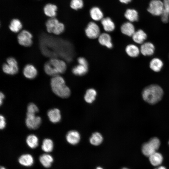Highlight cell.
Wrapping results in <instances>:
<instances>
[{
  "instance_id": "32",
  "label": "cell",
  "mask_w": 169,
  "mask_h": 169,
  "mask_svg": "<svg viewBox=\"0 0 169 169\" xmlns=\"http://www.w3.org/2000/svg\"><path fill=\"white\" fill-rule=\"evenodd\" d=\"M54 147L53 141L50 139H45L43 142L41 148L43 151L49 153L52 151Z\"/></svg>"
},
{
  "instance_id": "6",
  "label": "cell",
  "mask_w": 169,
  "mask_h": 169,
  "mask_svg": "<svg viewBox=\"0 0 169 169\" xmlns=\"http://www.w3.org/2000/svg\"><path fill=\"white\" fill-rule=\"evenodd\" d=\"M164 9L163 2L160 0H152L149 4L148 11L154 16L161 15Z\"/></svg>"
},
{
  "instance_id": "8",
  "label": "cell",
  "mask_w": 169,
  "mask_h": 169,
  "mask_svg": "<svg viewBox=\"0 0 169 169\" xmlns=\"http://www.w3.org/2000/svg\"><path fill=\"white\" fill-rule=\"evenodd\" d=\"M32 35L29 31L23 30L20 32L18 36V43L21 45L28 47L32 44Z\"/></svg>"
},
{
  "instance_id": "24",
  "label": "cell",
  "mask_w": 169,
  "mask_h": 169,
  "mask_svg": "<svg viewBox=\"0 0 169 169\" xmlns=\"http://www.w3.org/2000/svg\"><path fill=\"white\" fill-rule=\"evenodd\" d=\"M125 50L127 54L132 57L138 56L140 53V50L138 47L133 44H130L127 45Z\"/></svg>"
},
{
  "instance_id": "21",
  "label": "cell",
  "mask_w": 169,
  "mask_h": 169,
  "mask_svg": "<svg viewBox=\"0 0 169 169\" xmlns=\"http://www.w3.org/2000/svg\"><path fill=\"white\" fill-rule=\"evenodd\" d=\"M39 160L41 164L45 168H49L51 165L54 161L52 156L48 154H44L41 155Z\"/></svg>"
},
{
  "instance_id": "25",
  "label": "cell",
  "mask_w": 169,
  "mask_h": 169,
  "mask_svg": "<svg viewBox=\"0 0 169 169\" xmlns=\"http://www.w3.org/2000/svg\"><path fill=\"white\" fill-rule=\"evenodd\" d=\"M90 15L91 18L95 21H99L103 18V15L102 12L97 7L91 8L90 11Z\"/></svg>"
},
{
  "instance_id": "38",
  "label": "cell",
  "mask_w": 169,
  "mask_h": 169,
  "mask_svg": "<svg viewBox=\"0 0 169 169\" xmlns=\"http://www.w3.org/2000/svg\"><path fill=\"white\" fill-rule=\"evenodd\" d=\"M6 122L5 119L3 115L0 116V128L1 129H3L5 127Z\"/></svg>"
},
{
  "instance_id": "29",
  "label": "cell",
  "mask_w": 169,
  "mask_h": 169,
  "mask_svg": "<svg viewBox=\"0 0 169 169\" xmlns=\"http://www.w3.org/2000/svg\"><path fill=\"white\" fill-rule=\"evenodd\" d=\"M88 70V66L79 64L73 68L72 71L75 75L81 76L86 74Z\"/></svg>"
},
{
  "instance_id": "12",
  "label": "cell",
  "mask_w": 169,
  "mask_h": 169,
  "mask_svg": "<svg viewBox=\"0 0 169 169\" xmlns=\"http://www.w3.org/2000/svg\"><path fill=\"white\" fill-rule=\"evenodd\" d=\"M99 43L101 45L111 49L113 47L110 36L107 33H103L100 34L98 38Z\"/></svg>"
},
{
  "instance_id": "40",
  "label": "cell",
  "mask_w": 169,
  "mask_h": 169,
  "mask_svg": "<svg viewBox=\"0 0 169 169\" xmlns=\"http://www.w3.org/2000/svg\"><path fill=\"white\" fill-rule=\"evenodd\" d=\"M4 98V95L3 94L2 92L0 94V104L1 105L3 103V99Z\"/></svg>"
},
{
  "instance_id": "9",
  "label": "cell",
  "mask_w": 169,
  "mask_h": 169,
  "mask_svg": "<svg viewBox=\"0 0 169 169\" xmlns=\"http://www.w3.org/2000/svg\"><path fill=\"white\" fill-rule=\"evenodd\" d=\"M41 122V118L34 114H27L25 123L27 127L30 129H36L40 126Z\"/></svg>"
},
{
  "instance_id": "26",
  "label": "cell",
  "mask_w": 169,
  "mask_h": 169,
  "mask_svg": "<svg viewBox=\"0 0 169 169\" xmlns=\"http://www.w3.org/2000/svg\"><path fill=\"white\" fill-rule=\"evenodd\" d=\"M125 18L130 22L137 21L138 19V12L135 9H127L125 13Z\"/></svg>"
},
{
  "instance_id": "43",
  "label": "cell",
  "mask_w": 169,
  "mask_h": 169,
  "mask_svg": "<svg viewBox=\"0 0 169 169\" xmlns=\"http://www.w3.org/2000/svg\"><path fill=\"white\" fill-rule=\"evenodd\" d=\"M95 169H104L101 167L98 166V167H97Z\"/></svg>"
},
{
  "instance_id": "46",
  "label": "cell",
  "mask_w": 169,
  "mask_h": 169,
  "mask_svg": "<svg viewBox=\"0 0 169 169\" xmlns=\"http://www.w3.org/2000/svg\"></svg>"
},
{
  "instance_id": "23",
  "label": "cell",
  "mask_w": 169,
  "mask_h": 169,
  "mask_svg": "<svg viewBox=\"0 0 169 169\" xmlns=\"http://www.w3.org/2000/svg\"><path fill=\"white\" fill-rule=\"evenodd\" d=\"M163 66L162 61L158 58L153 59L150 63V68L155 72H158L160 71Z\"/></svg>"
},
{
  "instance_id": "4",
  "label": "cell",
  "mask_w": 169,
  "mask_h": 169,
  "mask_svg": "<svg viewBox=\"0 0 169 169\" xmlns=\"http://www.w3.org/2000/svg\"><path fill=\"white\" fill-rule=\"evenodd\" d=\"M46 26L47 31L50 33H53L56 35H59L64 31V26L55 18H51L46 23Z\"/></svg>"
},
{
  "instance_id": "15",
  "label": "cell",
  "mask_w": 169,
  "mask_h": 169,
  "mask_svg": "<svg viewBox=\"0 0 169 169\" xmlns=\"http://www.w3.org/2000/svg\"><path fill=\"white\" fill-rule=\"evenodd\" d=\"M120 30L123 34L129 36H132L135 32L134 26L130 22L123 23L121 26Z\"/></svg>"
},
{
  "instance_id": "28",
  "label": "cell",
  "mask_w": 169,
  "mask_h": 169,
  "mask_svg": "<svg viewBox=\"0 0 169 169\" xmlns=\"http://www.w3.org/2000/svg\"><path fill=\"white\" fill-rule=\"evenodd\" d=\"M22 28V25L20 21L18 19H12L10 23L9 28L13 32L17 33Z\"/></svg>"
},
{
  "instance_id": "45",
  "label": "cell",
  "mask_w": 169,
  "mask_h": 169,
  "mask_svg": "<svg viewBox=\"0 0 169 169\" xmlns=\"http://www.w3.org/2000/svg\"><path fill=\"white\" fill-rule=\"evenodd\" d=\"M122 169H128V168H123Z\"/></svg>"
},
{
  "instance_id": "39",
  "label": "cell",
  "mask_w": 169,
  "mask_h": 169,
  "mask_svg": "<svg viewBox=\"0 0 169 169\" xmlns=\"http://www.w3.org/2000/svg\"><path fill=\"white\" fill-rule=\"evenodd\" d=\"M164 9L169 13V0H163Z\"/></svg>"
},
{
  "instance_id": "11",
  "label": "cell",
  "mask_w": 169,
  "mask_h": 169,
  "mask_svg": "<svg viewBox=\"0 0 169 169\" xmlns=\"http://www.w3.org/2000/svg\"><path fill=\"white\" fill-rule=\"evenodd\" d=\"M67 141L70 144L75 145L79 141L80 136L79 133L76 131H71L67 133L66 137Z\"/></svg>"
},
{
  "instance_id": "18",
  "label": "cell",
  "mask_w": 169,
  "mask_h": 169,
  "mask_svg": "<svg viewBox=\"0 0 169 169\" xmlns=\"http://www.w3.org/2000/svg\"><path fill=\"white\" fill-rule=\"evenodd\" d=\"M47 114L49 120L53 123H58L61 120L60 111L58 109H51L48 111Z\"/></svg>"
},
{
  "instance_id": "42",
  "label": "cell",
  "mask_w": 169,
  "mask_h": 169,
  "mask_svg": "<svg viewBox=\"0 0 169 169\" xmlns=\"http://www.w3.org/2000/svg\"><path fill=\"white\" fill-rule=\"evenodd\" d=\"M155 169H166V168L164 166H159Z\"/></svg>"
},
{
  "instance_id": "36",
  "label": "cell",
  "mask_w": 169,
  "mask_h": 169,
  "mask_svg": "<svg viewBox=\"0 0 169 169\" xmlns=\"http://www.w3.org/2000/svg\"><path fill=\"white\" fill-rule=\"evenodd\" d=\"M161 16V20L165 23H167L169 21V13L164 9Z\"/></svg>"
},
{
  "instance_id": "41",
  "label": "cell",
  "mask_w": 169,
  "mask_h": 169,
  "mask_svg": "<svg viewBox=\"0 0 169 169\" xmlns=\"http://www.w3.org/2000/svg\"><path fill=\"white\" fill-rule=\"evenodd\" d=\"M119 1L122 3H127L131 2V0H119Z\"/></svg>"
},
{
  "instance_id": "35",
  "label": "cell",
  "mask_w": 169,
  "mask_h": 169,
  "mask_svg": "<svg viewBox=\"0 0 169 169\" xmlns=\"http://www.w3.org/2000/svg\"><path fill=\"white\" fill-rule=\"evenodd\" d=\"M27 114H34L38 111V109L37 106L33 103L29 104L27 107Z\"/></svg>"
},
{
  "instance_id": "44",
  "label": "cell",
  "mask_w": 169,
  "mask_h": 169,
  "mask_svg": "<svg viewBox=\"0 0 169 169\" xmlns=\"http://www.w3.org/2000/svg\"><path fill=\"white\" fill-rule=\"evenodd\" d=\"M0 169H6L3 166H1Z\"/></svg>"
},
{
  "instance_id": "33",
  "label": "cell",
  "mask_w": 169,
  "mask_h": 169,
  "mask_svg": "<svg viewBox=\"0 0 169 169\" xmlns=\"http://www.w3.org/2000/svg\"><path fill=\"white\" fill-rule=\"evenodd\" d=\"M44 70L47 74L53 77L59 75L58 73L53 68L49 61L45 64Z\"/></svg>"
},
{
  "instance_id": "27",
  "label": "cell",
  "mask_w": 169,
  "mask_h": 169,
  "mask_svg": "<svg viewBox=\"0 0 169 169\" xmlns=\"http://www.w3.org/2000/svg\"><path fill=\"white\" fill-rule=\"evenodd\" d=\"M103 141L102 135L98 132L93 133L90 139V142L92 145L97 146L100 145Z\"/></svg>"
},
{
  "instance_id": "30",
  "label": "cell",
  "mask_w": 169,
  "mask_h": 169,
  "mask_svg": "<svg viewBox=\"0 0 169 169\" xmlns=\"http://www.w3.org/2000/svg\"><path fill=\"white\" fill-rule=\"evenodd\" d=\"M97 95L96 91L94 89H89L86 91L84 99L88 103H92L95 100Z\"/></svg>"
},
{
  "instance_id": "3",
  "label": "cell",
  "mask_w": 169,
  "mask_h": 169,
  "mask_svg": "<svg viewBox=\"0 0 169 169\" xmlns=\"http://www.w3.org/2000/svg\"><path fill=\"white\" fill-rule=\"evenodd\" d=\"M160 145L159 139L156 137H153L148 142L143 144L142 147V152L145 156L149 157L158 149Z\"/></svg>"
},
{
  "instance_id": "7",
  "label": "cell",
  "mask_w": 169,
  "mask_h": 169,
  "mask_svg": "<svg viewBox=\"0 0 169 169\" xmlns=\"http://www.w3.org/2000/svg\"><path fill=\"white\" fill-rule=\"evenodd\" d=\"M86 36L90 39L98 38L100 34V30L98 25L94 22H90L87 25L85 30Z\"/></svg>"
},
{
  "instance_id": "10",
  "label": "cell",
  "mask_w": 169,
  "mask_h": 169,
  "mask_svg": "<svg viewBox=\"0 0 169 169\" xmlns=\"http://www.w3.org/2000/svg\"><path fill=\"white\" fill-rule=\"evenodd\" d=\"M49 62L59 74L65 71L66 65L63 60L54 58L51 59Z\"/></svg>"
},
{
  "instance_id": "13",
  "label": "cell",
  "mask_w": 169,
  "mask_h": 169,
  "mask_svg": "<svg viewBox=\"0 0 169 169\" xmlns=\"http://www.w3.org/2000/svg\"><path fill=\"white\" fill-rule=\"evenodd\" d=\"M23 73L24 76L27 78L33 79L37 76V71L34 66L28 64L25 66Z\"/></svg>"
},
{
  "instance_id": "5",
  "label": "cell",
  "mask_w": 169,
  "mask_h": 169,
  "mask_svg": "<svg viewBox=\"0 0 169 169\" xmlns=\"http://www.w3.org/2000/svg\"><path fill=\"white\" fill-rule=\"evenodd\" d=\"M3 70L8 74L13 75L17 73L18 67L16 60L13 57L8 58L7 60V63L3 65Z\"/></svg>"
},
{
  "instance_id": "19",
  "label": "cell",
  "mask_w": 169,
  "mask_h": 169,
  "mask_svg": "<svg viewBox=\"0 0 169 169\" xmlns=\"http://www.w3.org/2000/svg\"><path fill=\"white\" fill-rule=\"evenodd\" d=\"M101 23L104 30L107 32L113 31L115 29V24L110 18H103L101 20Z\"/></svg>"
},
{
  "instance_id": "34",
  "label": "cell",
  "mask_w": 169,
  "mask_h": 169,
  "mask_svg": "<svg viewBox=\"0 0 169 169\" xmlns=\"http://www.w3.org/2000/svg\"><path fill=\"white\" fill-rule=\"evenodd\" d=\"M83 6V2L82 0H71L70 2V7L75 10L82 8Z\"/></svg>"
},
{
  "instance_id": "2",
  "label": "cell",
  "mask_w": 169,
  "mask_h": 169,
  "mask_svg": "<svg viewBox=\"0 0 169 169\" xmlns=\"http://www.w3.org/2000/svg\"><path fill=\"white\" fill-rule=\"evenodd\" d=\"M163 91L161 88L156 84H152L146 87L142 93L143 99L150 104H154L161 99Z\"/></svg>"
},
{
  "instance_id": "17",
  "label": "cell",
  "mask_w": 169,
  "mask_h": 169,
  "mask_svg": "<svg viewBox=\"0 0 169 169\" xmlns=\"http://www.w3.org/2000/svg\"><path fill=\"white\" fill-rule=\"evenodd\" d=\"M20 164L25 166H30L34 162V159L32 156L28 154H24L21 155L18 159Z\"/></svg>"
},
{
  "instance_id": "22",
  "label": "cell",
  "mask_w": 169,
  "mask_h": 169,
  "mask_svg": "<svg viewBox=\"0 0 169 169\" xmlns=\"http://www.w3.org/2000/svg\"><path fill=\"white\" fill-rule=\"evenodd\" d=\"M149 160L152 165L157 166L162 163L163 157L161 153L156 152L149 157Z\"/></svg>"
},
{
  "instance_id": "20",
  "label": "cell",
  "mask_w": 169,
  "mask_h": 169,
  "mask_svg": "<svg viewBox=\"0 0 169 169\" xmlns=\"http://www.w3.org/2000/svg\"><path fill=\"white\" fill-rule=\"evenodd\" d=\"M133 41L136 43L141 44L147 38V35L142 30L139 29L135 31L132 36Z\"/></svg>"
},
{
  "instance_id": "1",
  "label": "cell",
  "mask_w": 169,
  "mask_h": 169,
  "mask_svg": "<svg viewBox=\"0 0 169 169\" xmlns=\"http://www.w3.org/2000/svg\"><path fill=\"white\" fill-rule=\"evenodd\" d=\"M50 84L53 91L57 96L62 98H68L69 96L70 89L66 85L64 78L59 75L53 77Z\"/></svg>"
},
{
  "instance_id": "14",
  "label": "cell",
  "mask_w": 169,
  "mask_h": 169,
  "mask_svg": "<svg viewBox=\"0 0 169 169\" xmlns=\"http://www.w3.org/2000/svg\"><path fill=\"white\" fill-rule=\"evenodd\" d=\"M154 45L150 42H146L142 44L141 46L140 51L144 56H150L152 55L155 51Z\"/></svg>"
},
{
  "instance_id": "31",
  "label": "cell",
  "mask_w": 169,
  "mask_h": 169,
  "mask_svg": "<svg viewBox=\"0 0 169 169\" xmlns=\"http://www.w3.org/2000/svg\"><path fill=\"white\" fill-rule=\"evenodd\" d=\"M38 141L35 135L31 134L28 136L26 139V142L28 146L32 149L36 148L38 145Z\"/></svg>"
},
{
  "instance_id": "16",
  "label": "cell",
  "mask_w": 169,
  "mask_h": 169,
  "mask_svg": "<svg viewBox=\"0 0 169 169\" xmlns=\"http://www.w3.org/2000/svg\"><path fill=\"white\" fill-rule=\"evenodd\" d=\"M57 9V7L55 5L49 3L45 5L43 10L46 16L51 18H54L56 15Z\"/></svg>"
},
{
  "instance_id": "37",
  "label": "cell",
  "mask_w": 169,
  "mask_h": 169,
  "mask_svg": "<svg viewBox=\"0 0 169 169\" xmlns=\"http://www.w3.org/2000/svg\"><path fill=\"white\" fill-rule=\"evenodd\" d=\"M78 62L79 64L88 66V63L87 61L83 57H80L78 59Z\"/></svg>"
}]
</instances>
